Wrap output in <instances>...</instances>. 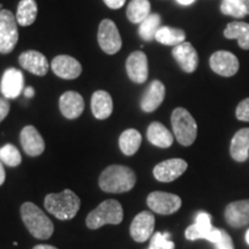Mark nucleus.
<instances>
[{"label":"nucleus","instance_id":"obj_36","mask_svg":"<svg viewBox=\"0 0 249 249\" xmlns=\"http://www.w3.org/2000/svg\"><path fill=\"white\" fill-rule=\"evenodd\" d=\"M9 108H11V105H9L7 98H0V123L7 117Z\"/></svg>","mask_w":249,"mask_h":249},{"label":"nucleus","instance_id":"obj_2","mask_svg":"<svg viewBox=\"0 0 249 249\" xmlns=\"http://www.w3.org/2000/svg\"><path fill=\"white\" fill-rule=\"evenodd\" d=\"M20 211L24 225L30 232V234L35 236L36 239L46 240L53 234V223L33 202H24L21 205Z\"/></svg>","mask_w":249,"mask_h":249},{"label":"nucleus","instance_id":"obj_23","mask_svg":"<svg viewBox=\"0 0 249 249\" xmlns=\"http://www.w3.org/2000/svg\"><path fill=\"white\" fill-rule=\"evenodd\" d=\"M230 152L236 161H246L249 157V128H242L233 136Z\"/></svg>","mask_w":249,"mask_h":249},{"label":"nucleus","instance_id":"obj_31","mask_svg":"<svg viewBox=\"0 0 249 249\" xmlns=\"http://www.w3.org/2000/svg\"><path fill=\"white\" fill-rule=\"evenodd\" d=\"M0 160L7 165V166L15 167L18 166L22 161L20 151L13 144H5L4 147L0 148Z\"/></svg>","mask_w":249,"mask_h":249},{"label":"nucleus","instance_id":"obj_28","mask_svg":"<svg viewBox=\"0 0 249 249\" xmlns=\"http://www.w3.org/2000/svg\"><path fill=\"white\" fill-rule=\"evenodd\" d=\"M37 2L35 0H21L18 5L17 21L20 26L28 27L36 21Z\"/></svg>","mask_w":249,"mask_h":249},{"label":"nucleus","instance_id":"obj_14","mask_svg":"<svg viewBox=\"0 0 249 249\" xmlns=\"http://www.w3.org/2000/svg\"><path fill=\"white\" fill-rule=\"evenodd\" d=\"M51 68L55 75L65 80H74L82 73V66L71 55H57L51 62Z\"/></svg>","mask_w":249,"mask_h":249},{"label":"nucleus","instance_id":"obj_43","mask_svg":"<svg viewBox=\"0 0 249 249\" xmlns=\"http://www.w3.org/2000/svg\"><path fill=\"white\" fill-rule=\"evenodd\" d=\"M246 242L249 245V229H248V231L246 232Z\"/></svg>","mask_w":249,"mask_h":249},{"label":"nucleus","instance_id":"obj_40","mask_svg":"<svg viewBox=\"0 0 249 249\" xmlns=\"http://www.w3.org/2000/svg\"><path fill=\"white\" fill-rule=\"evenodd\" d=\"M33 249H58V248L53 247V246H50V245H37Z\"/></svg>","mask_w":249,"mask_h":249},{"label":"nucleus","instance_id":"obj_24","mask_svg":"<svg viewBox=\"0 0 249 249\" xmlns=\"http://www.w3.org/2000/svg\"><path fill=\"white\" fill-rule=\"evenodd\" d=\"M147 138L151 144L158 148H170L173 143L172 133L163 124L157 121L150 124L148 127Z\"/></svg>","mask_w":249,"mask_h":249},{"label":"nucleus","instance_id":"obj_39","mask_svg":"<svg viewBox=\"0 0 249 249\" xmlns=\"http://www.w3.org/2000/svg\"><path fill=\"white\" fill-rule=\"evenodd\" d=\"M6 180V172L4 166H2V161L0 160V186L5 182Z\"/></svg>","mask_w":249,"mask_h":249},{"label":"nucleus","instance_id":"obj_34","mask_svg":"<svg viewBox=\"0 0 249 249\" xmlns=\"http://www.w3.org/2000/svg\"><path fill=\"white\" fill-rule=\"evenodd\" d=\"M235 116L239 120L248 121L249 123V98H246L239 103L235 110Z\"/></svg>","mask_w":249,"mask_h":249},{"label":"nucleus","instance_id":"obj_25","mask_svg":"<svg viewBox=\"0 0 249 249\" xmlns=\"http://www.w3.org/2000/svg\"><path fill=\"white\" fill-rule=\"evenodd\" d=\"M224 36L229 39H236L241 49L249 50V23L233 21L226 26Z\"/></svg>","mask_w":249,"mask_h":249},{"label":"nucleus","instance_id":"obj_4","mask_svg":"<svg viewBox=\"0 0 249 249\" xmlns=\"http://www.w3.org/2000/svg\"><path fill=\"white\" fill-rule=\"evenodd\" d=\"M124 219V210L117 200L102 202L87 216L86 224L90 230H97L104 225H118Z\"/></svg>","mask_w":249,"mask_h":249},{"label":"nucleus","instance_id":"obj_22","mask_svg":"<svg viewBox=\"0 0 249 249\" xmlns=\"http://www.w3.org/2000/svg\"><path fill=\"white\" fill-rule=\"evenodd\" d=\"M91 111L96 119H107L113 111V101L110 93L104 90H97L93 92L91 97Z\"/></svg>","mask_w":249,"mask_h":249},{"label":"nucleus","instance_id":"obj_29","mask_svg":"<svg viewBox=\"0 0 249 249\" xmlns=\"http://www.w3.org/2000/svg\"><path fill=\"white\" fill-rule=\"evenodd\" d=\"M150 8L149 0H132L127 7V18L130 22L141 23L150 15Z\"/></svg>","mask_w":249,"mask_h":249},{"label":"nucleus","instance_id":"obj_26","mask_svg":"<svg viewBox=\"0 0 249 249\" xmlns=\"http://www.w3.org/2000/svg\"><path fill=\"white\" fill-rule=\"evenodd\" d=\"M155 39L157 40L160 44L166 45V46H177L181 43L185 42L186 39V34L185 31L178 28H172V27H160L156 33Z\"/></svg>","mask_w":249,"mask_h":249},{"label":"nucleus","instance_id":"obj_32","mask_svg":"<svg viewBox=\"0 0 249 249\" xmlns=\"http://www.w3.org/2000/svg\"><path fill=\"white\" fill-rule=\"evenodd\" d=\"M220 11L224 15H230L234 18H245L247 11L240 0H223L220 5Z\"/></svg>","mask_w":249,"mask_h":249},{"label":"nucleus","instance_id":"obj_18","mask_svg":"<svg viewBox=\"0 0 249 249\" xmlns=\"http://www.w3.org/2000/svg\"><path fill=\"white\" fill-rule=\"evenodd\" d=\"M172 55L181 70L186 73H193L197 68L198 54L191 43L183 42L181 44L174 46Z\"/></svg>","mask_w":249,"mask_h":249},{"label":"nucleus","instance_id":"obj_17","mask_svg":"<svg viewBox=\"0 0 249 249\" xmlns=\"http://www.w3.org/2000/svg\"><path fill=\"white\" fill-rule=\"evenodd\" d=\"M20 141L24 152L30 157H37L45 150V142L34 126H26L21 130Z\"/></svg>","mask_w":249,"mask_h":249},{"label":"nucleus","instance_id":"obj_20","mask_svg":"<svg viewBox=\"0 0 249 249\" xmlns=\"http://www.w3.org/2000/svg\"><path fill=\"white\" fill-rule=\"evenodd\" d=\"M225 219L230 226L244 227L249 224V200L235 201L225 209Z\"/></svg>","mask_w":249,"mask_h":249},{"label":"nucleus","instance_id":"obj_21","mask_svg":"<svg viewBox=\"0 0 249 249\" xmlns=\"http://www.w3.org/2000/svg\"><path fill=\"white\" fill-rule=\"evenodd\" d=\"M165 98V86L160 81L154 80L143 93L141 98V108L144 112H154L160 107Z\"/></svg>","mask_w":249,"mask_h":249},{"label":"nucleus","instance_id":"obj_13","mask_svg":"<svg viewBox=\"0 0 249 249\" xmlns=\"http://www.w3.org/2000/svg\"><path fill=\"white\" fill-rule=\"evenodd\" d=\"M210 67L220 76L230 77L235 75L240 64L238 58L229 51H217L210 57Z\"/></svg>","mask_w":249,"mask_h":249},{"label":"nucleus","instance_id":"obj_37","mask_svg":"<svg viewBox=\"0 0 249 249\" xmlns=\"http://www.w3.org/2000/svg\"><path fill=\"white\" fill-rule=\"evenodd\" d=\"M105 2V5L111 9H119L123 7L126 2V0H103Z\"/></svg>","mask_w":249,"mask_h":249},{"label":"nucleus","instance_id":"obj_16","mask_svg":"<svg viewBox=\"0 0 249 249\" xmlns=\"http://www.w3.org/2000/svg\"><path fill=\"white\" fill-rule=\"evenodd\" d=\"M18 62L23 70L30 71L31 74L37 76L46 75L50 68V64L45 55L38 51H34V50H29V51L21 53L18 57Z\"/></svg>","mask_w":249,"mask_h":249},{"label":"nucleus","instance_id":"obj_35","mask_svg":"<svg viewBox=\"0 0 249 249\" xmlns=\"http://www.w3.org/2000/svg\"><path fill=\"white\" fill-rule=\"evenodd\" d=\"M220 233H222L220 239L214 244L216 249H234L232 238L230 236L229 233H227L225 230H220Z\"/></svg>","mask_w":249,"mask_h":249},{"label":"nucleus","instance_id":"obj_9","mask_svg":"<svg viewBox=\"0 0 249 249\" xmlns=\"http://www.w3.org/2000/svg\"><path fill=\"white\" fill-rule=\"evenodd\" d=\"M181 198L178 195L165 192H152L148 195L147 204L151 211L160 214H172L181 208Z\"/></svg>","mask_w":249,"mask_h":249},{"label":"nucleus","instance_id":"obj_42","mask_svg":"<svg viewBox=\"0 0 249 249\" xmlns=\"http://www.w3.org/2000/svg\"><path fill=\"white\" fill-rule=\"evenodd\" d=\"M240 1L244 4L246 7V11H247V14H249V0H240Z\"/></svg>","mask_w":249,"mask_h":249},{"label":"nucleus","instance_id":"obj_27","mask_svg":"<svg viewBox=\"0 0 249 249\" xmlns=\"http://www.w3.org/2000/svg\"><path fill=\"white\" fill-rule=\"evenodd\" d=\"M142 143V135L139 130L129 128L126 129L119 138V147L124 155L133 156L138 152Z\"/></svg>","mask_w":249,"mask_h":249},{"label":"nucleus","instance_id":"obj_41","mask_svg":"<svg viewBox=\"0 0 249 249\" xmlns=\"http://www.w3.org/2000/svg\"><path fill=\"white\" fill-rule=\"evenodd\" d=\"M177 1H178L180 5H183V6H188V5H192L193 2L195 1V0H177Z\"/></svg>","mask_w":249,"mask_h":249},{"label":"nucleus","instance_id":"obj_11","mask_svg":"<svg viewBox=\"0 0 249 249\" xmlns=\"http://www.w3.org/2000/svg\"><path fill=\"white\" fill-rule=\"evenodd\" d=\"M24 90V76L18 68L11 67L4 71L0 82V91L7 99H14Z\"/></svg>","mask_w":249,"mask_h":249},{"label":"nucleus","instance_id":"obj_38","mask_svg":"<svg viewBox=\"0 0 249 249\" xmlns=\"http://www.w3.org/2000/svg\"><path fill=\"white\" fill-rule=\"evenodd\" d=\"M23 93L27 98H31L35 96V89L33 87H27V88H24Z\"/></svg>","mask_w":249,"mask_h":249},{"label":"nucleus","instance_id":"obj_5","mask_svg":"<svg viewBox=\"0 0 249 249\" xmlns=\"http://www.w3.org/2000/svg\"><path fill=\"white\" fill-rule=\"evenodd\" d=\"M171 124L177 141L183 147H189L197 136V124L191 113L183 107H177L171 116Z\"/></svg>","mask_w":249,"mask_h":249},{"label":"nucleus","instance_id":"obj_7","mask_svg":"<svg viewBox=\"0 0 249 249\" xmlns=\"http://www.w3.org/2000/svg\"><path fill=\"white\" fill-rule=\"evenodd\" d=\"M220 235V230L211 224V216L204 211H200L196 214L195 223L187 227L185 232V236L188 240L195 241L198 239H205L213 244H216L219 240Z\"/></svg>","mask_w":249,"mask_h":249},{"label":"nucleus","instance_id":"obj_12","mask_svg":"<svg viewBox=\"0 0 249 249\" xmlns=\"http://www.w3.org/2000/svg\"><path fill=\"white\" fill-rule=\"evenodd\" d=\"M188 164L181 158H172L157 164L154 169V177L160 182H171L181 177Z\"/></svg>","mask_w":249,"mask_h":249},{"label":"nucleus","instance_id":"obj_8","mask_svg":"<svg viewBox=\"0 0 249 249\" xmlns=\"http://www.w3.org/2000/svg\"><path fill=\"white\" fill-rule=\"evenodd\" d=\"M97 39L103 51L111 55L119 52L121 46H123V39H121L116 23L108 18L103 20L99 24Z\"/></svg>","mask_w":249,"mask_h":249},{"label":"nucleus","instance_id":"obj_19","mask_svg":"<svg viewBox=\"0 0 249 249\" xmlns=\"http://www.w3.org/2000/svg\"><path fill=\"white\" fill-rule=\"evenodd\" d=\"M59 107L61 114L67 119H76L85 110V101L83 97L76 91H66L60 96L59 99Z\"/></svg>","mask_w":249,"mask_h":249},{"label":"nucleus","instance_id":"obj_33","mask_svg":"<svg viewBox=\"0 0 249 249\" xmlns=\"http://www.w3.org/2000/svg\"><path fill=\"white\" fill-rule=\"evenodd\" d=\"M174 242L171 240L170 233L157 232L151 236L148 249H174Z\"/></svg>","mask_w":249,"mask_h":249},{"label":"nucleus","instance_id":"obj_10","mask_svg":"<svg viewBox=\"0 0 249 249\" xmlns=\"http://www.w3.org/2000/svg\"><path fill=\"white\" fill-rule=\"evenodd\" d=\"M155 216L150 211H142L136 214L130 224V236L136 242H145L154 235Z\"/></svg>","mask_w":249,"mask_h":249},{"label":"nucleus","instance_id":"obj_6","mask_svg":"<svg viewBox=\"0 0 249 249\" xmlns=\"http://www.w3.org/2000/svg\"><path fill=\"white\" fill-rule=\"evenodd\" d=\"M17 17L8 9H0V53L13 51L18 40Z\"/></svg>","mask_w":249,"mask_h":249},{"label":"nucleus","instance_id":"obj_15","mask_svg":"<svg viewBox=\"0 0 249 249\" xmlns=\"http://www.w3.org/2000/svg\"><path fill=\"white\" fill-rule=\"evenodd\" d=\"M127 75L133 82L144 83L148 79V58L142 51H135L129 54L126 61Z\"/></svg>","mask_w":249,"mask_h":249},{"label":"nucleus","instance_id":"obj_3","mask_svg":"<svg viewBox=\"0 0 249 249\" xmlns=\"http://www.w3.org/2000/svg\"><path fill=\"white\" fill-rule=\"evenodd\" d=\"M45 209L60 220H68L79 213L81 201L75 193L71 189L61 193H51L45 196Z\"/></svg>","mask_w":249,"mask_h":249},{"label":"nucleus","instance_id":"obj_30","mask_svg":"<svg viewBox=\"0 0 249 249\" xmlns=\"http://www.w3.org/2000/svg\"><path fill=\"white\" fill-rule=\"evenodd\" d=\"M160 28V17L158 14H150L140 23L139 34L142 39L150 42L155 38L156 33Z\"/></svg>","mask_w":249,"mask_h":249},{"label":"nucleus","instance_id":"obj_1","mask_svg":"<svg viewBox=\"0 0 249 249\" xmlns=\"http://www.w3.org/2000/svg\"><path fill=\"white\" fill-rule=\"evenodd\" d=\"M99 187L107 193H126L136 183V174L128 166L111 165L99 177Z\"/></svg>","mask_w":249,"mask_h":249}]
</instances>
